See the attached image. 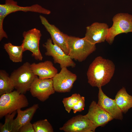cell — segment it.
Listing matches in <instances>:
<instances>
[{
	"label": "cell",
	"mask_w": 132,
	"mask_h": 132,
	"mask_svg": "<svg viewBox=\"0 0 132 132\" xmlns=\"http://www.w3.org/2000/svg\"><path fill=\"white\" fill-rule=\"evenodd\" d=\"M30 91L32 96L44 101L55 92L52 78L40 79L37 76L31 86Z\"/></svg>",
	"instance_id": "obj_9"
},
{
	"label": "cell",
	"mask_w": 132,
	"mask_h": 132,
	"mask_svg": "<svg viewBox=\"0 0 132 132\" xmlns=\"http://www.w3.org/2000/svg\"><path fill=\"white\" fill-rule=\"evenodd\" d=\"M4 47L8 54L10 59L12 62L18 63L22 61L23 53L25 51L22 45L16 46L10 43H8L5 44Z\"/></svg>",
	"instance_id": "obj_19"
},
{
	"label": "cell",
	"mask_w": 132,
	"mask_h": 132,
	"mask_svg": "<svg viewBox=\"0 0 132 132\" xmlns=\"http://www.w3.org/2000/svg\"><path fill=\"white\" fill-rule=\"evenodd\" d=\"M18 132H35L33 124L29 122L22 126Z\"/></svg>",
	"instance_id": "obj_25"
},
{
	"label": "cell",
	"mask_w": 132,
	"mask_h": 132,
	"mask_svg": "<svg viewBox=\"0 0 132 132\" xmlns=\"http://www.w3.org/2000/svg\"><path fill=\"white\" fill-rule=\"evenodd\" d=\"M39 108L38 104H36L24 110H22L21 109L17 110H16L17 116L13 121L12 132H18L22 126L31 122Z\"/></svg>",
	"instance_id": "obj_17"
},
{
	"label": "cell",
	"mask_w": 132,
	"mask_h": 132,
	"mask_svg": "<svg viewBox=\"0 0 132 132\" xmlns=\"http://www.w3.org/2000/svg\"><path fill=\"white\" fill-rule=\"evenodd\" d=\"M115 69L111 60L97 56L90 65L87 71L88 82L93 87H101L110 82Z\"/></svg>",
	"instance_id": "obj_1"
},
{
	"label": "cell",
	"mask_w": 132,
	"mask_h": 132,
	"mask_svg": "<svg viewBox=\"0 0 132 132\" xmlns=\"http://www.w3.org/2000/svg\"><path fill=\"white\" fill-rule=\"evenodd\" d=\"M10 76L5 70H0V95L12 91L14 89Z\"/></svg>",
	"instance_id": "obj_20"
},
{
	"label": "cell",
	"mask_w": 132,
	"mask_h": 132,
	"mask_svg": "<svg viewBox=\"0 0 132 132\" xmlns=\"http://www.w3.org/2000/svg\"><path fill=\"white\" fill-rule=\"evenodd\" d=\"M67 44L68 55L72 59L80 62L85 60L96 49V44L91 43L85 37L69 36Z\"/></svg>",
	"instance_id": "obj_4"
},
{
	"label": "cell",
	"mask_w": 132,
	"mask_h": 132,
	"mask_svg": "<svg viewBox=\"0 0 132 132\" xmlns=\"http://www.w3.org/2000/svg\"><path fill=\"white\" fill-rule=\"evenodd\" d=\"M81 96L79 94H73L69 97L64 98L62 100L65 110L69 113L73 106L78 102Z\"/></svg>",
	"instance_id": "obj_22"
},
{
	"label": "cell",
	"mask_w": 132,
	"mask_h": 132,
	"mask_svg": "<svg viewBox=\"0 0 132 132\" xmlns=\"http://www.w3.org/2000/svg\"><path fill=\"white\" fill-rule=\"evenodd\" d=\"M35 132H53V127L46 119L37 121L33 124Z\"/></svg>",
	"instance_id": "obj_21"
},
{
	"label": "cell",
	"mask_w": 132,
	"mask_h": 132,
	"mask_svg": "<svg viewBox=\"0 0 132 132\" xmlns=\"http://www.w3.org/2000/svg\"><path fill=\"white\" fill-rule=\"evenodd\" d=\"M109 29L106 23L94 22L86 27L84 37L93 44L104 42L107 39Z\"/></svg>",
	"instance_id": "obj_13"
},
{
	"label": "cell",
	"mask_w": 132,
	"mask_h": 132,
	"mask_svg": "<svg viewBox=\"0 0 132 132\" xmlns=\"http://www.w3.org/2000/svg\"><path fill=\"white\" fill-rule=\"evenodd\" d=\"M98 88V104L110 114L114 119L122 120L123 118V112L118 107L114 100L107 96L103 91L101 87Z\"/></svg>",
	"instance_id": "obj_15"
},
{
	"label": "cell",
	"mask_w": 132,
	"mask_h": 132,
	"mask_svg": "<svg viewBox=\"0 0 132 132\" xmlns=\"http://www.w3.org/2000/svg\"><path fill=\"white\" fill-rule=\"evenodd\" d=\"M97 128L85 115H79L69 120L59 130L65 132H94Z\"/></svg>",
	"instance_id": "obj_10"
},
{
	"label": "cell",
	"mask_w": 132,
	"mask_h": 132,
	"mask_svg": "<svg viewBox=\"0 0 132 132\" xmlns=\"http://www.w3.org/2000/svg\"><path fill=\"white\" fill-rule=\"evenodd\" d=\"M29 103L24 94L16 90L3 94L0 97V118L17 110L28 106Z\"/></svg>",
	"instance_id": "obj_5"
},
{
	"label": "cell",
	"mask_w": 132,
	"mask_h": 132,
	"mask_svg": "<svg viewBox=\"0 0 132 132\" xmlns=\"http://www.w3.org/2000/svg\"><path fill=\"white\" fill-rule=\"evenodd\" d=\"M31 11L46 15L50 14V11L40 5L36 4L30 6L22 7L18 5L17 1L13 0H6L5 3L0 4V40L4 38H8L3 27L4 20L9 14L16 11Z\"/></svg>",
	"instance_id": "obj_2"
},
{
	"label": "cell",
	"mask_w": 132,
	"mask_h": 132,
	"mask_svg": "<svg viewBox=\"0 0 132 132\" xmlns=\"http://www.w3.org/2000/svg\"><path fill=\"white\" fill-rule=\"evenodd\" d=\"M39 18L42 24L50 34L53 43L61 48L67 55L69 51L67 41L69 36L61 32L54 25L50 24L46 18L42 15Z\"/></svg>",
	"instance_id": "obj_12"
},
{
	"label": "cell",
	"mask_w": 132,
	"mask_h": 132,
	"mask_svg": "<svg viewBox=\"0 0 132 132\" xmlns=\"http://www.w3.org/2000/svg\"><path fill=\"white\" fill-rule=\"evenodd\" d=\"M112 21V25L109 28L106 40L110 44L112 43L117 35L132 32V15L127 13H118L113 16Z\"/></svg>",
	"instance_id": "obj_6"
},
{
	"label": "cell",
	"mask_w": 132,
	"mask_h": 132,
	"mask_svg": "<svg viewBox=\"0 0 132 132\" xmlns=\"http://www.w3.org/2000/svg\"><path fill=\"white\" fill-rule=\"evenodd\" d=\"M77 78L76 75L69 71L67 67L62 68L60 72L52 78L55 91L59 93L70 92Z\"/></svg>",
	"instance_id": "obj_11"
},
{
	"label": "cell",
	"mask_w": 132,
	"mask_h": 132,
	"mask_svg": "<svg viewBox=\"0 0 132 132\" xmlns=\"http://www.w3.org/2000/svg\"><path fill=\"white\" fill-rule=\"evenodd\" d=\"M23 39L21 45L25 51L29 50L32 53V56L37 60H42L43 57L39 48L40 41L42 36L40 31L33 28L22 33Z\"/></svg>",
	"instance_id": "obj_7"
},
{
	"label": "cell",
	"mask_w": 132,
	"mask_h": 132,
	"mask_svg": "<svg viewBox=\"0 0 132 132\" xmlns=\"http://www.w3.org/2000/svg\"><path fill=\"white\" fill-rule=\"evenodd\" d=\"M43 46L46 49L45 55L52 56L54 63L59 64L61 68L64 67L74 68L75 67L76 64L73 59L61 48L54 44L51 39H47Z\"/></svg>",
	"instance_id": "obj_8"
},
{
	"label": "cell",
	"mask_w": 132,
	"mask_h": 132,
	"mask_svg": "<svg viewBox=\"0 0 132 132\" xmlns=\"http://www.w3.org/2000/svg\"><path fill=\"white\" fill-rule=\"evenodd\" d=\"M30 68L35 75L40 79L53 78L58 73L57 69L52 62L49 60L30 65Z\"/></svg>",
	"instance_id": "obj_16"
},
{
	"label": "cell",
	"mask_w": 132,
	"mask_h": 132,
	"mask_svg": "<svg viewBox=\"0 0 132 132\" xmlns=\"http://www.w3.org/2000/svg\"><path fill=\"white\" fill-rule=\"evenodd\" d=\"M16 112L15 111L11 114H8L5 116L4 124L3 125L0 124V132H12L14 118Z\"/></svg>",
	"instance_id": "obj_23"
},
{
	"label": "cell",
	"mask_w": 132,
	"mask_h": 132,
	"mask_svg": "<svg viewBox=\"0 0 132 132\" xmlns=\"http://www.w3.org/2000/svg\"><path fill=\"white\" fill-rule=\"evenodd\" d=\"M85 97L81 96L79 100L72 108V110L74 114L77 112H81L84 110L85 106Z\"/></svg>",
	"instance_id": "obj_24"
},
{
	"label": "cell",
	"mask_w": 132,
	"mask_h": 132,
	"mask_svg": "<svg viewBox=\"0 0 132 132\" xmlns=\"http://www.w3.org/2000/svg\"></svg>",
	"instance_id": "obj_26"
},
{
	"label": "cell",
	"mask_w": 132,
	"mask_h": 132,
	"mask_svg": "<svg viewBox=\"0 0 132 132\" xmlns=\"http://www.w3.org/2000/svg\"><path fill=\"white\" fill-rule=\"evenodd\" d=\"M85 116L97 127H103L114 118L110 113L101 108L93 101L90 105Z\"/></svg>",
	"instance_id": "obj_14"
},
{
	"label": "cell",
	"mask_w": 132,
	"mask_h": 132,
	"mask_svg": "<svg viewBox=\"0 0 132 132\" xmlns=\"http://www.w3.org/2000/svg\"><path fill=\"white\" fill-rule=\"evenodd\" d=\"M114 100L118 107L124 113L132 108V96L127 93L124 87L118 91Z\"/></svg>",
	"instance_id": "obj_18"
},
{
	"label": "cell",
	"mask_w": 132,
	"mask_h": 132,
	"mask_svg": "<svg viewBox=\"0 0 132 132\" xmlns=\"http://www.w3.org/2000/svg\"><path fill=\"white\" fill-rule=\"evenodd\" d=\"M31 64L26 62L11 73L10 76L14 88L20 94H25L30 90L31 86L35 78L30 68Z\"/></svg>",
	"instance_id": "obj_3"
}]
</instances>
